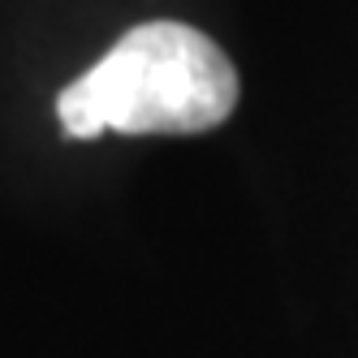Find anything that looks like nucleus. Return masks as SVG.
Wrapping results in <instances>:
<instances>
[{
	"mask_svg": "<svg viewBox=\"0 0 358 358\" xmlns=\"http://www.w3.org/2000/svg\"><path fill=\"white\" fill-rule=\"evenodd\" d=\"M238 108V69L224 48L186 22L125 31L83 78L57 95L65 138L203 134Z\"/></svg>",
	"mask_w": 358,
	"mask_h": 358,
	"instance_id": "1",
	"label": "nucleus"
}]
</instances>
